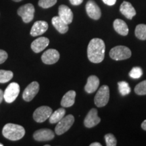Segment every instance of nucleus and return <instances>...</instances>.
<instances>
[{
	"label": "nucleus",
	"mask_w": 146,
	"mask_h": 146,
	"mask_svg": "<svg viewBox=\"0 0 146 146\" xmlns=\"http://www.w3.org/2000/svg\"><path fill=\"white\" fill-rule=\"evenodd\" d=\"M100 85V80L98 76L91 75L87 78V84L85 86V90L88 94H93L98 89Z\"/></svg>",
	"instance_id": "18"
},
{
	"label": "nucleus",
	"mask_w": 146,
	"mask_h": 146,
	"mask_svg": "<svg viewBox=\"0 0 146 146\" xmlns=\"http://www.w3.org/2000/svg\"><path fill=\"white\" fill-rule=\"evenodd\" d=\"M131 51L129 47L124 45H118L110 51V57L114 60L129 59L131 56Z\"/></svg>",
	"instance_id": "3"
},
{
	"label": "nucleus",
	"mask_w": 146,
	"mask_h": 146,
	"mask_svg": "<svg viewBox=\"0 0 146 146\" xmlns=\"http://www.w3.org/2000/svg\"><path fill=\"white\" fill-rule=\"evenodd\" d=\"M52 109L50 107L43 106L35 110L33 113V119L36 123H43L50 118L52 114Z\"/></svg>",
	"instance_id": "8"
},
{
	"label": "nucleus",
	"mask_w": 146,
	"mask_h": 146,
	"mask_svg": "<svg viewBox=\"0 0 146 146\" xmlns=\"http://www.w3.org/2000/svg\"><path fill=\"white\" fill-rule=\"evenodd\" d=\"M12 1H16V2H19V1H23V0H12Z\"/></svg>",
	"instance_id": "36"
},
{
	"label": "nucleus",
	"mask_w": 146,
	"mask_h": 146,
	"mask_svg": "<svg viewBox=\"0 0 146 146\" xmlns=\"http://www.w3.org/2000/svg\"><path fill=\"white\" fill-rule=\"evenodd\" d=\"M8 57V54H7V52L5 51L0 50V64L5 62Z\"/></svg>",
	"instance_id": "30"
},
{
	"label": "nucleus",
	"mask_w": 146,
	"mask_h": 146,
	"mask_svg": "<svg viewBox=\"0 0 146 146\" xmlns=\"http://www.w3.org/2000/svg\"><path fill=\"white\" fill-rule=\"evenodd\" d=\"M104 139L107 146H116L117 145V141H116V138L114 135L111 134V133L106 135Z\"/></svg>",
	"instance_id": "29"
},
{
	"label": "nucleus",
	"mask_w": 146,
	"mask_h": 146,
	"mask_svg": "<svg viewBox=\"0 0 146 146\" xmlns=\"http://www.w3.org/2000/svg\"><path fill=\"white\" fill-rule=\"evenodd\" d=\"M47 29H48V24L47 22L43 21H36L33 25L30 34L33 36L41 35L47 31Z\"/></svg>",
	"instance_id": "16"
},
{
	"label": "nucleus",
	"mask_w": 146,
	"mask_h": 146,
	"mask_svg": "<svg viewBox=\"0 0 146 146\" xmlns=\"http://www.w3.org/2000/svg\"><path fill=\"white\" fill-rule=\"evenodd\" d=\"M3 144H1V143H0V146H3Z\"/></svg>",
	"instance_id": "37"
},
{
	"label": "nucleus",
	"mask_w": 146,
	"mask_h": 146,
	"mask_svg": "<svg viewBox=\"0 0 146 146\" xmlns=\"http://www.w3.org/2000/svg\"><path fill=\"white\" fill-rule=\"evenodd\" d=\"M118 90H119L120 94L122 96H125L131 93V88L129 87V83L126 81H120L118 83Z\"/></svg>",
	"instance_id": "25"
},
{
	"label": "nucleus",
	"mask_w": 146,
	"mask_h": 146,
	"mask_svg": "<svg viewBox=\"0 0 146 146\" xmlns=\"http://www.w3.org/2000/svg\"><path fill=\"white\" fill-rule=\"evenodd\" d=\"M110 99V89L108 85H102L95 96L94 102L96 106L101 108L107 104Z\"/></svg>",
	"instance_id": "4"
},
{
	"label": "nucleus",
	"mask_w": 146,
	"mask_h": 146,
	"mask_svg": "<svg viewBox=\"0 0 146 146\" xmlns=\"http://www.w3.org/2000/svg\"><path fill=\"white\" fill-rule=\"evenodd\" d=\"M39 91V84L36 81L32 82L26 87L23 94V98L25 101L31 102L36 96Z\"/></svg>",
	"instance_id": "9"
},
{
	"label": "nucleus",
	"mask_w": 146,
	"mask_h": 146,
	"mask_svg": "<svg viewBox=\"0 0 146 146\" xmlns=\"http://www.w3.org/2000/svg\"><path fill=\"white\" fill-rule=\"evenodd\" d=\"M102 1L108 5H113L116 3V0H102Z\"/></svg>",
	"instance_id": "31"
},
{
	"label": "nucleus",
	"mask_w": 146,
	"mask_h": 146,
	"mask_svg": "<svg viewBox=\"0 0 146 146\" xmlns=\"http://www.w3.org/2000/svg\"><path fill=\"white\" fill-rule=\"evenodd\" d=\"M3 100V91L0 89V104L1 103Z\"/></svg>",
	"instance_id": "33"
},
{
	"label": "nucleus",
	"mask_w": 146,
	"mask_h": 146,
	"mask_svg": "<svg viewBox=\"0 0 146 146\" xmlns=\"http://www.w3.org/2000/svg\"><path fill=\"white\" fill-rule=\"evenodd\" d=\"M14 74L12 71L0 70V83H8L13 78Z\"/></svg>",
	"instance_id": "24"
},
{
	"label": "nucleus",
	"mask_w": 146,
	"mask_h": 146,
	"mask_svg": "<svg viewBox=\"0 0 146 146\" xmlns=\"http://www.w3.org/2000/svg\"><path fill=\"white\" fill-rule=\"evenodd\" d=\"M65 114L66 110L62 108L58 109L57 110L54 111V112L52 113L50 118H49V121L52 124L57 123L65 116Z\"/></svg>",
	"instance_id": "22"
},
{
	"label": "nucleus",
	"mask_w": 146,
	"mask_h": 146,
	"mask_svg": "<svg viewBox=\"0 0 146 146\" xmlns=\"http://www.w3.org/2000/svg\"><path fill=\"white\" fill-rule=\"evenodd\" d=\"M135 93L139 96L146 95V80L141 82L135 87Z\"/></svg>",
	"instance_id": "26"
},
{
	"label": "nucleus",
	"mask_w": 146,
	"mask_h": 146,
	"mask_svg": "<svg viewBox=\"0 0 146 146\" xmlns=\"http://www.w3.org/2000/svg\"><path fill=\"white\" fill-rule=\"evenodd\" d=\"M50 40L45 36H41L34 40L31 43V49L35 53H40L48 46Z\"/></svg>",
	"instance_id": "15"
},
{
	"label": "nucleus",
	"mask_w": 146,
	"mask_h": 146,
	"mask_svg": "<svg viewBox=\"0 0 146 146\" xmlns=\"http://www.w3.org/2000/svg\"><path fill=\"white\" fill-rule=\"evenodd\" d=\"M60 59V54L56 50L50 49L43 53L41 60L45 64H54Z\"/></svg>",
	"instance_id": "11"
},
{
	"label": "nucleus",
	"mask_w": 146,
	"mask_h": 146,
	"mask_svg": "<svg viewBox=\"0 0 146 146\" xmlns=\"http://www.w3.org/2000/svg\"><path fill=\"white\" fill-rule=\"evenodd\" d=\"M135 34L137 39L145 41L146 40V25L140 24L136 27Z\"/></svg>",
	"instance_id": "23"
},
{
	"label": "nucleus",
	"mask_w": 146,
	"mask_h": 146,
	"mask_svg": "<svg viewBox=\"0 0 146 146\" xmlns=\"http://www.w3.org/2000/svg\"><path fill=\"white\" fill-rule=\"evenodd\" d=\"M120 12L127 19L131 20L136 15V11L131 3L128 1H123L120 6Z\"/></svg>",
	"instance_id": "17"
},
{
	"label": "nucleus",
	"mask_w": 146,
	"mask_h": 146,
	"mask_svg": "<svg viewBox=\"0 0 146 146\" xmlns=\"http://www.w3.org/2000/svg\"><path fill=\"white\" fill-rule=\"evenodd\" d=\"M74 122V118L72 115L68 114L66 116H64L58 123L55 128V132L58 135H61L70 129Z\"/></svg>",
	"instance_id": "5"
},
{
	"label": "nucleus",
	"mask_w": 146,
	"mask_h": 146,
	"mask_svg": "<svg viewBox=\"0 0 146 146\" xmlns=\"http://www.w3.org/2000/svg\"><path fill=\"white\" fill-rule=\"evenodd\" d=\"M143 75V70L140 67H133L129 72V76L132 78H139Z\"/></svg>",
	"instance_id": "28"
},
{
	"label": "nucleus",
	"mask_w": 146,
	"mask_h": 146,
	"mask_svg": "<svg viewBox=\"0 0 146 146\" xmlns=\"http://www.w3.org/2000/svg\"><path fill=\"white\" fill-rule=\"evenodd\" d=\"M104 41L99 38H94L89 42L87 47V57L93 63H100L105 57Z\"/></svg>",
	"instance_id": "1"
},
{
	"label": "nucleus",
	"mask_w": 146,
	"mask_h": 146,
	"mask_svg": "<svg viewBox=\"0 0 146 146\" xmlns=\"http://www.w3.org/2000/svg\"><path fill=\"white\" fill-rule=\"evenodd\" d=\"M101 119L98 115V110L96 108H92L84 120V125L87 128H92L98 125Z\"/></svg>",
	"instance_id": "12"
},
{
	"label": "nucleus",
	"mask_w": 146,
	"mask_h": 146,
	"mask_svg": "<svg viewBox=\"0 0 146 146\" xmlns=\"http://www.w3.org/2000/svg\"><path fill=\"white\" fill-rule=\"evenodd\" d=\"M114 30L120 35L126 36L129 33V28L127 25L123 20L116 19L113 23Z\"/></svg>",
	"instance_id": "20"
},
{
	"label": "nucleus",
	"mask_w": 146,
	"mask_h": 146,
	"mask_svg": "<svg viewBox=\"0 0 146 146\" xmlns=\"http://www.w3.org/2000/svg\"><path fill=\"white\" fill-rule=\"evenodd\" d=\"M141 128L143 129V130L146 131V120H144L143 123H141Z\"/></svg>",
	"instance_id": "34"
},
{
	"label": "nucleus",
	"mask_w": 146,
	"mask_h": 146,
	"mask_svg": "<svg viewBox=\"0 0 146 146\" xmlns=\"http://www.w3.org/2000/svg\"><path fill=\"white\" fill-rule=\"evenodd\" d=\"M76 92L73 90L68 91L63 96L62 99L61 100V106L64 108H68L74 105L75 102Z\"/></svg>",
	"instance_id": "21"
},
{
	"label": "nucleus",
	"mask_w": 146,
	"mask_h": 146,
	"mask_svg": "<svg viewBox=\"0 0 146 146\" xmlns=\"http://www.w3.org/2000/svg\"><path fill=\"white\" fill-rule=\"evenodd\" d=\"M57 3V0H39L38 4L42 8H50Z\"/></svg>",
	"instance_id": "27"
},
{
	"label": "nucleus",
	"mask_w": 146,
	"mask_h": 146,
	"mask_svg": "<svg viewBox=\"0 0 146 146\" xmlns=\"http://www.w3.org/2000/svg\"><path fill=\"white\" fill-rule=\"evenodd\" d=\"M17 13L23 19L25 23H29L33 21L34 18L35 8L34 5L31 3L22 5L18 8Z\"/></svg>",
	"instance_id": "6"
},
{
	"label": "nucleus",
	"mask_w": 146,
	"mask_h": 146,
	"mask_svg": "<svg viewBox=\"0 0 146 146\" xmlns=\"http://www.w3.org/2000/svg\"><path fill=\"white\" fill-rule=\"evenodd\" d=\"M54 133L48 129H41L36 131L33 134V138L37 141H47L54 138Z\"/></svg>",
	"instance_id": "13"
},
{
	"label": "nucleus",
	"mask_w": 146,
	"mask_h": 146,
	"mask_svg": "<svg viewBox=\"0 0 146 146\" xmlns=\"http://www.w3.org/2000/svg\"><path fill=\"white\" fill-rule=\"evenodd\" d=\"M86 12L87 15L94 20H99L101 18L102 12L98 5L93 0H89L86 3Z\"/></svg>",
	"instance_id": "10"
},
{
	"label": "nucleus",
	"mask_w": 146,
	"mask_h": 146,
	"mask_svg": "<svg viewBox=\"0 0 146 146\" xmlns=\"http://www.w3.org/2000/svg\"><path fill=\"white\" fill-rule=\"evenodd\" d=\"M59 17L67 25H70L73 21V13L69 7L66 5H61L58 8Z\"/></svg>",
	"instance_id": "14"
},
{
	"label": "nucleus",
	"mask_w": 146,
	"mask_h": 146,
	"mask_svg": "<svg viewBox=\"0 0 146 146\" xmlns=\"http://www.w3.org/2000/svg\"><path fill=\"white\" fill-rule=\"evenodd\" d=\"M52 23L53 26L56 28L60 33L64 34L68 32V25H67L65 22L60 18L59 16H54L52 18Z\"/></svg>",
	"instance_id": "19"
},
{
	"label": "nucleus",
	"mask_w": 146,
	"mask_h": 146,
	"mask_svg": "<svg viewBox=\"0 0 146 146\" xmlns=\"http://www.w3.org/2000/svg\"><path fill=\"white\" fill-rule=\"evenodd\" d=\"M90 146H102V144L98 143V142H95L90 144Z\"/></svg>",
	"instance_id": "35"
},
{
	"label": "nucleus",
	"mask_w": 146,
	"mask_h": 146,
	"mask_svg": "<svg viewBox=\"0 0 146 146\" xmlns=\"http://www.w3.org/2000/svg\"><path fill=\"white\" fill-rule=\"evenodd\" d=\"M2 134L5 138L9 140L17 141L25 136V130L21 125L13 123H8L3 127Z\"/></svg>",
	"instance_id": "2"
},
{
	"label": "nucleus",
	"mask_w": 146,
	"mask_h": 146,
	"mask_svg": "<svg viewBox=\"0 0 146 146\" xmlns=\"http://www.w3.org/2000/svg\"><path fill=\"white\" fill-rule=\"evenodd\" d=\"M70 3L73 5H78L83 3V0H69Z\"/></svg>",
	"instance_id": "32"
},
{
	"label": "nucleus",
	"mask_w": 146,
	"mask_h": 146,
	"mask_svg": "<svg viewBox=\"0 0 146 146\" xmlns=\"http://www.w3.org/2000/svg\"><path fill=\"white\" fill-rule=\"evenodd\" d=\"M20 93V86L18 83H12L7 87L3 93V99L8 104L16 100Z\"/></svg>",
	"instance_id": "7"
}]
</instances>
